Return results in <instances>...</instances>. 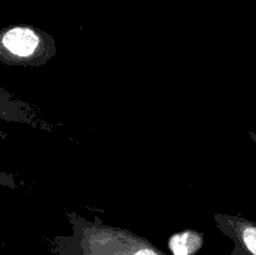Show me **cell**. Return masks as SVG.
Here are the masks:
<instances>
[{"label":"cell","mask_w":256,"mask_h":255,"mask_svg":"<svg viewBox=\"0 0 256 255\" xmlns=\"http://www.w3.org/2000/svg\"><path fill=\"white\" fill-rule=\"evenodd\" d=\"M42 39L35 30L12 26L0 32V62L18 64L28 62L38 54Z\"/></svg>","instance_id":"6da1fadb"},{"label":"cell","mask_w":256,"mask_h":255,"mask_svg":"<svg viewBox=\"0 0 256 255\" xmlns=\"http://www.w3.org/2000/svg\"><path fill=\"white\" fill-rule=\"evenodd\" d=\"M220 229L232 239L234 255H256V222L242 216L218 215Z\"/></svg>","instance_id":"7a4b0ae2"},{"label":"cell","mask_w":256,"mask_h":255,"mask_svg":"<svg viewBox=\"0 0 256 255\" xmlns=\"http://www.w3.org/2000/svg\"><path fill=\"white\" fill-rule=\"evenodd\" d=\"M198 235L192 232H182L175 235L170 242V248L175 255H189L199 248Z\"/></svg>","instance_id":"3957f363"},{"label":"cell","mask_w":256,"mask_h":255,"mask_svg":"<svg viewBox=\"0 0 256 255\" xmlns=\"http://www.w3.org/2000/svg\"><path fill=\"white\" fill-rule=\"evenodd\" d=\"M16 116V108L9 95L0 89V118L6 120H14Z\"/></svg>","instance_id":"277c9868"},{"label":"cell","mask_w":256,"mask_h":255,"mask_svg":"<svg viewBox=\"0 0 256 255\" xmlns=\"http://www.w3.org/2000/svg\"><path fill=\"white\" fill-rule=\"evenodd\" d=\"M8 180H9V176L4 174H0V184H8Z\"/></svg>","instance_id":"5b68a950"}]
</instances>
